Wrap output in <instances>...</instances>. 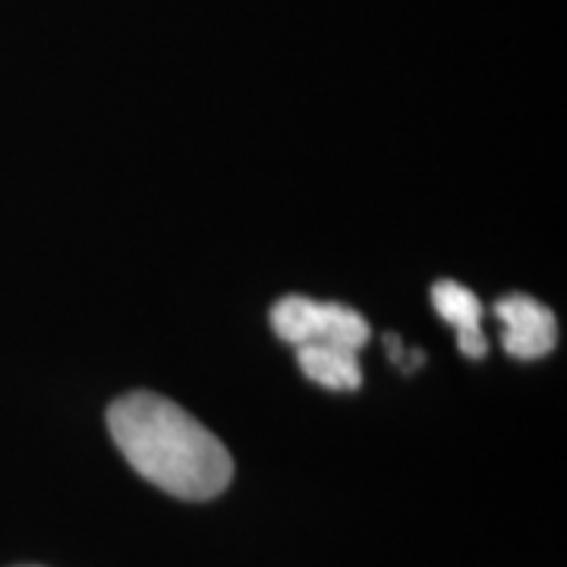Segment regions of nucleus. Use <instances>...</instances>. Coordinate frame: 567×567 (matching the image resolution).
I'll list each match as a JSON object with an SVG mask.
<instances>
[{
    "label": "nucleus",
    "instance_id": "39448f33",
    "mask_svg": "<svg viewBox=\"0 0 567 567\" xmlns=\"http://www.w3.org/2000/svg\"><path fill=\"white\" fill-rule=\"evenodd\" d=\"M297 363L303 375L328 391H357L363 385V369L357 350L338 344H303L297 347Z\"/></svg>",
    "mask_w": 567,
    "mask_h": 567
},
{
    "label": "nucleus",
    "instance_id": "f03ea898",
    "mask_svg": "<svg viewBox=\"0 0 567 567\" xmlns=\"http://www.w3.org/2000/svg\"><path fill=\"white\" fill-rule=\"evenodd\" d=\"M275 334L293 347L338 344L363 350L369 341V322L344 303H319L309 297H284L271 309Z\"/></svg>",
    "mask_w": 567,
    "mask_h": 567
},
{
    "label": "nucleus",
    "instance_id": "f257e3e1",
    "mask_svg": "<svg viewBox=\"0 0 567 567\" xmlns=\"http://www.w3.org/2000/svg\"><path fill=\"white\" fill-rule=\"evenodd\" d=\"M107 429L126 464L174 498L208 502L234 480L221 439L162 394L133 391L114 401Z\"/></svg>",
    "mask_w": 567,
    "mask_h": 567
},
{
    "label": "nucleus",
    "instance_id": "20e7f679",
    "mask_svg": "<svg viewBox=\"0 0 567 567\" xmlns=\"http://www.w3.org/2000/svg\"><path fill=\"white\" fill-rule=\"evenodd\" d=\"M432 306L447 324H454L457 347H461L464 357H470V360L486 357L488 341L486 331H483V303L470 287L454 281H439L432 287Z\"/></svg>",
    "mask_w": 567,
    "mask_h": 567
},
{
    "label": "nucleus",
    "instance_id": "7ed1b4c3",
    "mask_svg": "<svg viewBox=\"0 0 567 567\" xmlns=\"http://www.w3.org/2000/svg\"><path fill=\"white\" fill-rule=\"evenodd\" d=\"M495 316L505 324V344L507 357L514 360H539L555 350L558 341V322L555 312L533 297L524 293H511L505 300L495 303Z\"/></svg>",
    "mask_w": 567,
    "mask_h": 567
}]
</instances>
